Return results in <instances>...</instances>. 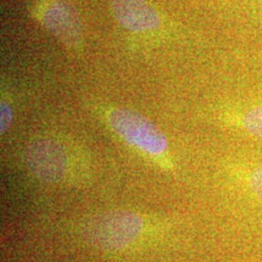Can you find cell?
Here are the masks:
<instances>
[{
    "instance_id": "1",
    "label": "cell",
    "mask_w": 262,
    "mask_h": 262,
    "mask_svg": "<svg viewBox=\"0 0 262 262\" xmlns=\"http://www.w3.org/2000/svg\"><path fill=\"white\" fill-rule=\"evenodd\" d=\"M142 228L143 222L139 215L130 211H112L93 219L85 233L95 247L119 250L133 243Z\"/></svg>"
},
{
    "instance_id": "2",
    "label": "cell",
    "mask_w": 262,
    "mask_h": 262,
    "mask_svg": "<svg viewBox=\"0 0 262 262\" xmlns=\"http://www.w3.org/2000/svg\"><path fill=\"white\" fill-rule=\"evenodd\" d=\"M108 123L131 146L153 156H160L168 148L164 134L141 114L117 108L108 114Z\"/></svg>"
},
{
    "instance_id": "3",
    "label": "cell",
    "mask_w": 262,
    "mask_h": 262,
    "mask_svg": "<svg viewBox=\"0 0 262 262\" xmlns=\"http://www.w3.org/2000/svg\"><path fill=\"white\" fill-rule=\"evenodd\" d=\"M25 160L29 171L48 183L60 182L67 171L68 159L63 147L52 140L39 139L29 143Z\"/></svg>"
},
{
    "instance_id": "4",
    "label": "cell",
    "mask_w": 262,
    "mask_h": 262,
    "mask_svg": "<svg viewBox=\"0 0 262 262\" xmlns=\"http://www.w3.org/2000/svg\"><path fill=\"white\" fill-rule=\"evenodd\" d=\"M41 21L49 31L68 48H78L81 41L79 21L70 6L60 0H52L41 10Z\"/></svg>"
},
{
    "instance_id": "5",
    "label": "cell",
    "mask_w": 262,
    "mask_h": 262,
    "mask_svg": "<svg viewBox=\"0 0 262 262\" xmlns=\"http://www.w3.org/2000/svg\"><path fill=\"white\" fill-rule=\"evenodd\" d=\"M114 17L127 31L142 33L155 31L160 19L146 0H110Z\"/></svg>"
},
{
    "instance_id": "6",
    "label": "cell",
    "mask_w": 262,
    "mask_h": 262,
    "mask_svg": "<svg viewBox=\"0 0 262 262\" xmlns=\"http://www.w3.org/2000/svg\"><path fill=\"white\" fill-rule=\"evenodd\" d=\"M239 123L248 134L262 139V104L248 108L239 118Z\"/></svg>"
},
{
    "instance_id": "7",
    "label": "cell",
    "mask_w": 262,
    "mask_h": 262,
    "mask_svg": "<svg viewBox=\"0 0 262 262\" xmlns=\"http://www.w3.org/2000/svg\"><path fill=\"white\" fill-rule=\"evenodd\" d=\"M12 122V110L9 106V103H6L3 101L0 104V133L4 134L10 124Z\"/></svg>"
}]
</instances>
